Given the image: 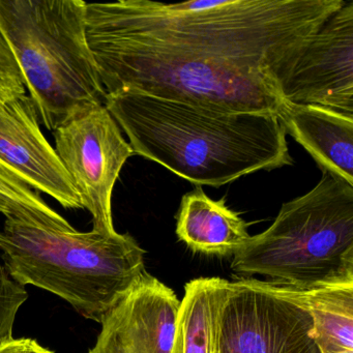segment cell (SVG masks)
<instances>
[{
    "label": "cell",
    "instance_id": "obj_9",
    "mask_svg": "<svg viewBox=\"0 0 353 353\" xmlns=\"http://www.w3.org/2000/svg\"><path fill=\"white\" fill-rule=\"evenodd\" d=\"M287 104L353 115V0L330 16L272 76Z\"/></svg>",
    "mask_w": 353,
    "mask_h": 353
},
{
    "label": "cell",
    "instance_id": "obj_10",
    "mask_svg": "<svg viewBox=\"0 0 353 353\" xmlns=\"http://www.w3.org/2000/svg\"><path fill=\"white\" fill-rule=\"evenodd\" d=\"M30 96L0 99V166L67 210L82 208L81 198L57 154L45 137Z\"/></svg>",
    "mask_w": 353,
    "mask_h": 353
},
{
    "label": "cell",
    "instance_id": "obj_15",
    "mask_svg": "<svg viewBox=\"0 0 353 353\" xmlns=\"http://www.w3.org/2000/svg\"><path fill=\"white\" fill-rule=\"evenodd\" d=\"M303 294L321 353H353V285L303 291Z\"/></svg>",
    "mask_w": 353,
    "mask_h": 353
},
{
    "label": "cell",
    "instance_id": "obj_7",
    "mask_svg": "<svg viewBox=\"0 0 353 353\" xmlns=\"http://www.w3.org/2000/svg\"><path fill=\"white\" fill-rule=\"evenodd\" d=\"M214 353H321L303 291L274 282H228Z\"/></svg>",
    "mask_w": 353,
    "mask_h": 353
},
{
    "label": "cell",
    "instance_id": "obj_14",
    "mask_svg": "<svg viewBox=\"0 0 353 353\" xmlns=\"http://www.w3.org/2000/svg\"><path fill=\"white\" fill-rule=\"evenodd\" d=\"M228 281L199 278L185 287L171 353H214L216 317Z\"/></svg>",
    "mask_w": 353,
    "mask_h": 353
},
{
    "label": "cell",
    "instance_id": "obj_11",
    "mask_svg": "<svg viewBox=\"0 0 353 353\" xmlns=\"http://www.w3.org/2000/svg\"><path fill=\"white\" fill-rule=\"evenodd\" d=\"M179 305L174 291L146 272L105 316L88 353H171Z\"/></svg>",
    "mask_w": 353,
    "mask_h": 353
},
{
    "label": "cell",
    "instance_id": "obj_12",
    "mask_svg": "<svg viewBox=\"0 0 353 353\" xmlns=\"http://www.w3.org/2000/svg\"><path fill=\"white\" fill-rule=\"evenodd\" d=\"M279 119L323 173L353 187V115L313 105L283 102Z\"/></svg>",
    "mask_w": 353,
    "mask_h": 353
},
{
    "label": "cell",
    "instance_id": "obj_16",
    "mask_svg": "<svg viewBox=\"0 0 353 353\" xmlns=\"http://www.w3.org/2000/svg\"><path fill=\"white\" fill-rule=\"evenodd\" d=\"M0 214L54 228L72 225L43 199L39 192L26 185L13 173L0 166Z\"/></svg>",
    "mask_w": 353,
    "mask_h": 353
},
{
    "label": "cell",
    "instance_id": "obj_1",
    "mask_svg": "<svg viewBox=\"0 0 353 353\" xmlns=\"http://www.w3.org/2000/svg\"><path fill=\"white\" fill-rule=\"evenodd\" d=\"M345 0L86 3V28L224 57L272 76Z\"/></svg>",
    "mask_w": 353,
    "mask_h": 353
},
{
    "label": "cell",
    "instance_id": "obj_4",
    "mask_svg": "<svg viewBox=\"0 0 353 353\" xmlns=\"http://www.w3.org/2000/svg\"><path fill=\"white\" fill-rule=\"evenodd\" d=\"M106 94L141 92L225 112L278 113L283 101L261 70L232 59L86 28Z\"/></svg>",
    "mask_w": 353,
    "mask_h": 353
},
{
    "label": "cell",
    "instance_id": "obj_13",
    "mask_svg": "<svg viewBox=\"0 0 353 353\" xmlns=\"http://www.w3.org/2000/svg\"><path fill=\"white\" fill-rule=\"evenodd\" d=\"M176 220L177 236L198 253L234 255L251 239L247 223L224 200L208 197L201 187L183 196Z\"/></svg>",
    "mask_w": 353,
    "mask_h": 353
},
{
    "label": "cell",
    "instance_id": "obj_2",
    "mask_svg": "<svg viewBox=\"0 0 353 353\" xmlns=\"http://www.w3.org/2000/svg\"><path fill=\"white\" fill-rule=\"evenodd\" d=\"M104 105L134 154L199 187L293 164L276 113L225 112L131 90L106 94Z\"/></svg>",
    "mask_w": 353,
    "mask_h": 353
},
{
    "label": "cell",
    "instance_id": "obj_18",
    "mask_svg": "<svg viewBox=\"0 0 353 353\" xmlns=\"http://www.w3.org/2000/svg\"><path fill=\"white\" fill-rule=\"evenodd\" d=\"M26 94L23 77L17 61L0 30V99Z\"/></svg>",
    "mask_w": 353,
    "mask_h": 353
},
{
    "label": "cell",
    "instance_id": "obj_3",
    "mask_svg": "<svg viewBox=\"0 0 353 353\" xmlns=\"http://www.w3.org/2000/svg\"><path fill=\"white\" fill-rule=\"evenodd\" d=\"M144 253L129 233L79 232L13 218L0 230V254L14 281L61 297L98 323L145 274Z\"/></svg>",
    "mask_w": 353,
    "mask_h": 353
},
{
    "label": "cell",
    "instance_id": "obj_5",
    "mask_svg": "<svg viewBox=\"0 0 353 353\" xmlns=\"http://www.w3.org/2000/svg\"><path fill=\"white\" fill-rule=\"evenodd\" d=\"M84 0H0V30L45 128L105 104Z\"/></svg>",
    "mask_w": 353,
    "mask_h": 353
},
{
    "label": "cell",
    "instance_id": "obj_17",
    "mask_svg": "<svg viewBox=\"0 0 353 353\" xmlns=\"http://www.w3.org/2000/svg\"><path fill=\"white\" fill-rule=\"evenodd\" d=\"M28 299L26 287L12 279L0 254V342L13 338L16 317Z\"/></svg>",
    "mask_w": 353,
    "mask_h": 353
},
{
    "label": "cell",
    "instance_id": "obj_6",
    "mask_svg": "<svg viewBox=\"0 0 353 353\" xmlns=\"http://www.w3.org/2000/svg\"><path fill=\"white\" fill-rule=\"evenodd\" d=\"M231 270L303 291L353 285L352 185L323 173L233 255Z\"/></svg>",
    "mask_w": 353,
    "mask_h": 353
},
{
    "label": "cell",
    "instance_id": "obj_19",
    "mask_svg": "<svg viewBox=\"0 0 353 353\" xmlns=\"http://www.w3.org/2000/svg\"><path fill=\"white\" fill-rule=\"evenodd\" d=\"M0 353H54L34 339H9L0 342Z\"/></svg>",
    "mask_w": 353,
    "mask_h": 353
},
{
    "label": "cell",
    "instance_id": "obj_8",
    "mask_svg": "<svg viewBox=\"0 0 353 353\" xmlns=\"http://www.w3.org/2000/svg\"><path fill=\"white\" fill-rule=\"evenodd\" d=\"M55 150L92 216V230L114 234L112 193L121 169L134 156L105 105L70 119L52 132Z\"/></svg>",
    "mask_w": 353,
    "mask_h": 353
}]
</instances>
